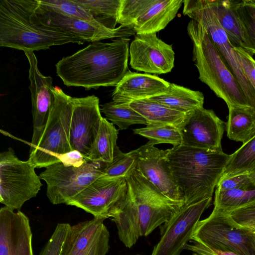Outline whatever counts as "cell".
<instances>
[{"mask_svg":"<svg viewBox=\"0 0 255 255\" xmlns=\"http://www.w3.org/2000/svg\"><path fill=\"white\" fill-rule=\"evenodd\" d=\"M130 38L93 42L56 64L57 75L67 86L86 90L116 86L128 69Z\"/></svg>","mask_w":255,"mask_h":255,"instance_id":"1","label":"cell"},{"mask_svg":"<svg viewBox=\"0 0 255 255\" xmlns=\"http://www.w3.org/2000/svg\"><path fill=\"white\" fill-rule=\"evenodd\" d=\"M230 154L182 144L168 153L172 176L185 205L212 197Z\"/></svg>","mask_w":255,"mask_h":255,"instance_id":"2","label":"cell"},{"mask_svg":"<svg viewBox=\"0 0 255 255\" xmlns=\"http://www.w3.org/2000/svg\"><path fill=\"white\" fill-rule=\"evenodd\" d=\"M35 0H0V46L25 51L46 49L84 40L66 32L37 25L30 18Z\"/></svg>","mask_w":255,"mask_h":255,"instance_id":"3","label":"cell"},{"mask_svg":"<svg viewBox=\"0 0 255 255\" xmlns=\"http://www.w3.org/2000/svg\"><path fill=\"white\" fill-rule=\"evenodd\" d=\"M187 30L192 42L193 61L198 70L200 81L223 100L228 108L251 109L239 83L220 56L203 25L191 19Z\"/></svg>","mask_w":255,"mask_h":255,"instance_id":"4","label":"cell"},{"mask_svg":"<svg viewBox=\"0 0 255 255\" xmlns=\"http://www.w3.org/2000/svg\"><path fill=\"white\" fill-rule=\"evenodd\" d=\"M55 102L46 127L29 160L35 168L45 167L60 162L59 157L72 150L70 131L73 97L54 87Z\"/></svg>","mask_w":255,"mask_h":255,"instance_id":"5","label":"cell"},{"mask_svg":"<svg viewBox=\"0 0 255 255\" xmlns=\"http://www.w3.org/2000/svg\"><path fill=\"white\" fill-rule=\"evenodd\" d=\"M254 231L238 225L228 212L214 207L211 214L200 220L191 240L212 250L239 255H255L252 246Z\"/></svg>","mask_w":255,"mask_h":255,"instance_id":"6","label":"cell"},{"mask_svg":"<svg viewBox=\"0 0 255 255\" xmlns=\"http://www.w3.org/2000/svg\"><path fill=\"white\" fill-rule=\"evenodd\" d=\"M183 13L201 23L206 29L224 63L232 73L255 112V90L246 77L239 57L217 17L212 0H184Z\"/></svg>","mask_w":255,"mask_h":255,"instance_id":"7","label":"cell"},{"mask_svg":"<svg viewBox=\"0 0 255 255\" xmlns=\"http://www.w3.org/2000/svg\"><path fill=\"white\" fill-rule=\"evenodd\" d=\"M29 159H18L9 147L0 153V202L19 211L27 201L35 197L42 185Z\"/></svg>","mask_w":255,"mask_h":255,"instance_id":"8","label":"cell"},{"mask_svg":"<svg viewBox=\"0 0 255 255\" xmlns=\"http://www.w3.org/2000/svg\"><path fill=\"white\" fill-rule=\"evenodd\" d=\"M136 205L141 236H147L176 215L185 205L163 194L135 168L126 177Z\"/></svg>","mask_w":255,"mask_h":255,"instance_id":"9","label":"cell"},{"mask_svg":"<svg viewBox=\"0 0 255 255\" xmlns=\"http://www.w3.org/2000/svg\"><path fill=\"white\" fill-rule=\"evenodd\" d=\"M107 163L86 161L80 166L61 162L46 168L39 175L47 184L46 195L53 205L66 204L92 182L104 175Z\"/></svg>","mask_w":255,"mask_h":255,"instance_id":"10","label":"cell"},{"mask_svg":"<svg viewBox=\"0 0 255 255\" xmlns=\"http://www.w3.org/2000/svg\"><path fill=\"white\" fill-rule=\"evenodd\" d=\"M30 18L37 25L66 32L88 42L129 37L136 34L131 27L120 25L115 29H110L98 26L82 19L54 11L40 4L38 0H35Z\"/></svg>","mask_w":255,"mask_h":255,"instance_id":"11","label":"cell"},{"mask_svg":"<svg viewBox=\"0 0 255 255\" xmlns=\"http://www.w3.org/2000/svg\"><path fill=\"white\" fill-rule=\"evenodd\" d=\"M212 197L184 205L171 219L160 227L161 237L151 255H180L201 215L210 205Z\"/></svg>","mask_w":255,"mask_h":255,"instance_id":"12","label":"cell"},{"mask_svg":"<svg viewBox=\"0 0 255 255\" xmlns=\"http://www.w3.org/2000/svg\"><path fill=\"white\" fill-rule=\"evenodd\" d=\"M99 99L94 96L73 97L70 143L72 150L80 152L89 160L101 120Z\"/></svg>","mask_w":255,"mask_h":255,"instance_id":"13","label":"cell"},{"mask_svg":"<svg viewBox=\"0 0 255 255\" xmlns=\"http://www.w3.org/2000/svg\"><path fill=\"white\" fill-rule=\"evenodd\" d=\"M129 64L136 71L156 74L171 72L175 53L172 45L156 36V33L135 34L129 45Z\"/></svg>","mask_w":255,"mask_h":255,"instance_id":"14","label":"cell"},{"mask_svg":"<svg viewBox=\"0 0 255 255\" xmlns=\"http://www.w3.org/2000/svg\"><path fill=\"white\" fill-rule=\"evenodd\" d=\"M169 150L146 143L130 153L135 160V168L145 178L169 198L184 202L172 176L168 159Z\"/></svg>","mask_w":255,"mask_h":255,"instance_id":"15","label":"cell"},{"mask_svg":"<svg viewBox=\"0 0 255 255\" xmlns=\"http://www.w3.org/2000/svg\"><path fill=\"white\" fill-rule=\"evenodd\" d=\"M225 123L212 110L203 107L186 114L180 128L182 144L188 146L222 152L221 140Z\"/></svg>","mask_w":255,"mask_h":255,"instance_id":"16","label":"cell"},{"mask_svg":"<svg viewBox=\"0 0 255 255\" xmlns=\"http://www.w3.org/2000/svg\"><path fill=\"white\" fill-rule=\"evenodd\" d=\"M29 64V89L31 93L33 131L29 153L37 147L55 102L52 78L42 75L38 69L37 58L31 51H25Z\"/></svg>","mask_w":255,"mask_h":255,"instance_id":"17","label":"cell"},{"mask_svg":"<svg viewBox=\"0 0 255 255\" xmlns=\"http://www.w3.org/2000/svg\"><path fill=\"white\" fill-rule=\"evenodd\" d=\"M126 178H97L66 204L82 209L96 217L107 219V214L127 191Z\"/></svg>","mask_w":255,"mask_h":255,"instance_id":"18","label":"cell"},{"mask_svg":"<svg viewBox=\"0 0 255 255\" xmlns=\"http://www.w3.org/2000/svg\"><path fill=\"white\" fill-rule=\"evenodd\" d=\"M0 255H34L29 218L6 206L0 209Z\"/></svg>","mask_w":255,"mask_h":255,"instance_id":"19","label":"cell"},{"mask_svg":"<svg viewBox=\"0 0 255 255\" xmlns=\"http://www.w3.org/2000/svg\"><path fill=\"white\" fill-rule=\"evenodd\" d=\"M170 83L155 75L132 72L129 70L116 86L113 101L120 103L149 99L167 90Z\"/></svg>","mask_w":255,"mask_h":255,"instance_id":"20","label":"cell"},{"mask_svg":"<svg viewBox=\"0 0 255 255\" xmlns=\"http://www.w3.org/2000/svg\"><path fill=\"white\" fill-rule=\"evenodd\" d=\"M182 0H146L132 24L136 34L156 33L176 16Z\"/></svg>","mask_w":255,"mask_h":255,"instance_id":"21","label":"cell"},{"mask_svg":"<svg viewBox=\"0 0 255 255\" xmlns=\"http://www.w3.org/2000/svg\"><path fill=\"white\" fill-rule=\"evenodd\" d=\"M115 223L120 241L127 248H131L141 237L140 225L137 208L129 187L124 196L107 214Z\"/></svg>","mask_w":255,"mask_h":255,"instance_id":"22","label":"cell"},{"mask_svg":"<svg viewBox=\"0 0 255 255\" xmlns=\"http://www.w3.org/2000/svg\"><path fill=\"white\" fill-rule=\"evenodd\" d=\"M212 2L218 21L232 45L244 49L253 56L255 55V50L245 38L232 0H215Z\"/></svg>","mask_w":255,"mask_h":255,"instance_id":"23","label":"cell"},{"mask_svg":"<svg viewBox=\"0 0 255 255\" xmlns=\"http://www.w3.org/2000/svg\"><path fill=\"white\" fill-rule=\"evenodd\" d=\"M105 219L96 217L71 226L66 255H81L91 248L106 227Z\"/></svg>","mask_w":255,"mask_h":255,"instance_id":"24","label":"cell"},{"mask_svg":"<svg viewBox=\"0 0 255 255\" xmlns=\"http://www.w3.org/2000/svg\"><path fill=\"white\" fill-rule=\"evenodd\" d=\"M149 99L185 114L203 107L204 101L202 92L174 83H170L165 92Z\"/></svg>","mask_w":255,"mask_h":255,"instance_id":"25","label":"cell"},{"mask_svg":"<svg viewBox=\"0 0 255 255\" xmlns=\"http://www.w3.org/2000/svg\"><path fill=\"white\" fill-rule=\"evenodd\" d=\"M129 106L141 115L148 124H169L180 129L186 116V114L150 99L133 101L129 103Z\"/></svg>","mask_w":255,"mask_h":255,"instance_id":"26","label":"cell"},{"mask_svg":"<svg viewBox=\"0 0 255 255\" xmlns=\"http://www.w3.org/2000/svg\"><path fill=\"white\" fill-rule=\"evenodd\" d=\"M118 130L106 118H102L89 160L112 163L122 153L117 144Z\"/></svg>","mask_w":255,"mask_h":255,"instance_id":"27","label":"cell"},{"mask_svg":"<svg viewBox=\"0 0 255 255\" xmlns=\"http://www.w3.org/2000/svg\"><path fill=\"white\" fill-rule=\"evenodd\" d=\"M226 123L228 138L246 143L255 136V112L249 108L231 107Z\"/></svg>","mask_w":255,"mask_h":255,"instance_id":"28","label":"cell"},{"mask_svg":"<svg viewBox=\"0 0 255 255\" xmlns=\"http://www.w3.org/2000/svg\"><path fill=\"white\" fill-rule=\"evenodd\" d=\"M86 8L100 24L115 29L119 23L122 0H75Z\"/></svg>","mask_w":255,"mask_h":255,"instance_id":"29","label":"cell"},{"mask_svg":"<svg viewBox=\"0 0 255 255\" xmlns=\"http://www.w3.org/2000/svg\"><path fill=\"white\" fill-rule=\"evenodd\" d=\"M255 167V136L230 154L221 178L249 173Z\"/></svg>","mask_w":255,"mask_h":255,"instance_id":"30","label":"cell"},{"mask_svg":"<svg viewBox=\"0 0 255 255\" xmlns=\"http://www.w3.org/2000/svg\"><path fill=\"white\" fill-rule=\"evenodd\" d=\"M101 111L106 119L118 126L121 130L127 129L134 124L147 125L146 120L138 113L132 109L129 103H120L114 101L102 105Z\"/></svg>","mask_w":255,"mask_h":255,"instance_id":"31","label":"cell"},{"mask_svg":"<svg viewBox=\"0 0 255 255\" xmlns=\"http://www.w3.org/2000/svg\"><path fill=\"white\" fill-rule=\"evenodd\" d=\"M135 134L148 139V144L154 145L159 143H169L173 146L182 144L181 133L177 127L165 124H148L144 128L133 130Z\"/></svg>","mask_w":255,"mask_h":255,"instance_id":"32","label":"cell"},{"mask_svg":"<svg viewBox=\"0 0 255 255\" xmlns=\"http://www.w3.org/2000/svg\"><path fill=\"white\" fill-rule=\"evenodd\" d=\"M255 202V186L228 191L216 190L214 207L229 212Z\"/></svg>","mask_w":255,"mask_h":255,"instance_id":"33","label":"cell"},{"mask_svg":"<svg viewBox=\"0 0 255 255\" xmlns=\"http://www.w3.org/2000/svg\"><path fill=\"white\" fill-rule=\"evenodd\" d=\"M232 1L245 38L255 51V0Z\"/></svg>","mask_w":255,"mask_h":255,"instance_id":"34","label":"cell"},{"mask_svg":"<svg viewBox=\"0 0 255 255\" xmlns=\"http://www.w3.org/2000/svg\"><path fill=\"white\" fill-rule=\"evenodd\" d=\"M38 2L57 12L82 19L98 26L104 27L98 23L90 12L75 0H38Z\"/></svg>","mask_w":255,"mask_h":255,"instance_id":"35","label":"cell"},{"mask_svg":"<svg viewBox=\"0 0 255 255\" xmlns=\"http://www.w3.org/2000/svg\"><path fill=\"white\" fill-rule=\"evenodd\" d=\"M71 227L68 223H58L39 255H66Z\"/></svg>","mask_w":255,"mask_h":255,"instance_id":"36","label":"cell"},{"mask_svg":"<svg viewBox=\"0 0 255 255\" xmlns=\"http://www.w3.org/2000/svg\"><path fill=\"white\" fill-rule=\"evenodd\" d=\"M135 166V160L130 152H122L112 163L107 164L104 175L112 178H126Z\"/></svg>","mask_w":255,"mask_h":255,"instance_id":"37","label":"cell"},{"mask_svg":"<svg viewBox=\"0 0 255 255\" xmlns=\"http://www.w3.org/2000/svg\"><path fill=\"white\" fill-rule=\"evenodd\" d=\"M249 173L221 178L216 186V190L228 191L247 188L255 186Z\"/></svg>","mask_w":255,"mask_h":255,"instance_id":"38","label":"cell"},{"mask_svg":"<svg viewBox=\"0 0 255 255\" xmlns=\"http://www.w3.org/2000/svg\"><path fill=\"white\" fill-rule=\"evenodd\" d=\"M228 213L238 225L249 227L255 224V202Z\"/></svg>","mask_w":255,"mask_h":255,"instance_id":"39","label":"cell"},{"mask_svg":"<svg viewBox=\"0 0 255 255\" xmlns=\"http://www.w3.org/2000/svg\"><path fill=\"white\" fill-rule=\"evenodd\" d=\"M243 70L252 86L255 90V60L253 55L244 49L235 47Z\"/></svg>","mask_w":255,"mask_h":255,"instance_id":"40","label":"cell"},{"mask_svg":"<svg viewBox=\"0 0 255 255\" xmlns=\"http://www.w3.org/2000/svg\"><path fill=\"white\" fill-rule=\"evenodd\" d=\"M109 241L110 233L106 226L96 242L81 255H106L110 247Z\"/></svg>","mask_w":255,"mask_h":255,"instance_id":"41","label":"cell"},{"mask_svg":"<svg viewBox=\"0 0 255 255\" xmlns=\"http://www.w3.org/2000/svg\"><path fill=\"white\" fill-rule=\"evenodd\" d=\"M59 159L60 162L66 165L80 166L87 161L77 150H72L63 154Z\"/></svg>","mask_w":255,"mask_h":255,"instance_id":"42","label":"cell"},{"mask_svg":"<svg viewBox=\"0 0 255 255\" xmlns=\"http://www.w3.org/2000/svg\"><path fill=\"white\" fill-rule=\"evenodd\" d=\"M184 249L191 251L198 255H217L211 249L195 242L191 244H187Z\"/></svg>","mask_w":255,"mask_h":255,"instance_id":"43","label":"cell"},{"mask_svg":"<svg viewBox=\"0 0 255 255\" xmlns=\"http://www.w3.org/2000/svg\"><path fill=\"white\" fill-rule=\"evenodd\" d=\"M210 249V248H209ZM217 255H239L234 253L229 252H221L211 249Z\"/></svg>","mask_w":255,"mask_h":255,"instance_id":"44","label":"cell"},{"mask_svg":"<svg viewBox=\"0 0 255 255\" xmlns=\"http://www.w3.org/2000/svg\"><path fill=\"white\" fill-rule=\"evenodd\" d=\"M249 173L253 183L255 185V167Z\"/></svg>","mask_w":255,"mask_h":255,"instance_id":"45","label":"cell"},{"mask_svg":"<svg viewBox=\"0 0 255 255\" xmlns=\"http://www.w3.org/2000/svg\"><path fill=\"white\" fill-rule=\"evenodd\" d=\"M252 246L255 255V232H254L252 239Z\"/></svg>","mask_w":255,"mask_h":255,"instance_id":"46","label":"cell"},{"mask_svg":"<svg viewBox=\"0 0 255 255\" xmlns=\"http://www.w3.org/2000/svg\"><path fill=\"white\" fill-rule=\"evenodd\" d=\"M248 228L252 229L254 231V232H255V224L252 225Z\"/></svg>","mask_w":255,"mask_h":255,"instance_id":"47","label":"cell"},{"mask_svg":"<svg viewBox=\"0 0 255 255\" xmlns=\"http://www.w3.org/2000/svg\"><path fill=\"white\" fill-rule=\"evenodd\" d=\"M192 255H197V254H196V253H194Z\"/></svg>","mask_w":255,"mask_h":255,"instance_id":"48","label":"cell"},{"mask_svg":"<svg viewBox=\"0 0 255 255\" xmlns=\"http://www.w3.org/2000/svg\"></svg>","mask_w":255,"mask_h":255,"instance_id":"49","label":"cell"}]
</instances>
